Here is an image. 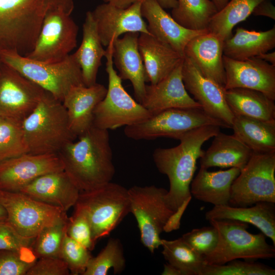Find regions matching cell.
<instances>
[{
	"mask_svg": "<svg viewBox=\"0 0 275 275\" xmlns=\"http://www.w3.org/2000/svg\"><path fill=\"white\" fill-rule=\"evenodd\" d=\"M58 154L64 171L80 192L97 188L111 182L115 175L107 130L93 126Z\"/></svg>",
	"mask_w": 275,
	"mask_h": 275,
	"instance_id": "6da1fadb",
	"label": "cell"
},
{
	"mask_svg": "<svg viewBox=\"0 0 275 275\" xmlns=\"http://www.w3.org/2000/svg\"><path fill=\"white\" fill-rule=\"evenodd\" d=\"M220 128L207 125L194 129L182 135L177 146L154 150L152 157L156 167L169 179L170 187L166 199L174 212L191 198L190 185L197 169V160L204 152L202 145L220 131Z\"/></svg>",
	"mask_w": 275,
	"mask_h": 275,
	"instance_id": "7a4b0ae2",
	"label": "cell"
},
{
	"mask_svg": "<svg viewBox=\"0 0 275 275\" xmlns=\"http://www.w3.org/2000/svg\"><path fill=\"white\" fill-rule=\"evenodd\" d=\"M74 7L73 0H0V52L26 56L48 13L61 9L71 14Z\"/></svg>",
	"mask_w": 275,
	"mask_h": 275,
	"instance_id": "3957f363",
	"label": "cell"
},
{
	"mask_svg": "<svg viewBox=\"0 0 275 275\" xmlns=\"http://www.w3.org/2000/svg\"><path fill=\"white\" fill-rule=\"evenodd\" d=\"M24 135L31 154H58L77 136L72 132L62 102L46 92L22 121Z\"/></svg>",
	"mask_w": 275,
	"mask_h": 275,
	"instance_id": "277c9868",
	"label": "cell"
},
{
	"mask_svg": "<svg viewBox=\"0 0 275 275\" xmlns=\"http://www.w3.org/2000/svg\"><path fill=\"white\" fill-rule=\"evenodd\" d=\"M74 211L82 214L97 241L109 235L130 212L128 189L111 181L95 189L80 192Z\"/></svg>",
	"mask_w": 275,
	"mask_h": 275,
	"instance_id": "5b68a950",
	"label": "cell"
},
{
	"mask_svg": "<svg viewBox=\"0 0 275 275\" xmlns=\"http://www.w3.org/2000/svg\"><path fill=\"white\" fill-rule=\"evenodd\" d=\"M0 59L61 102L72 87L85 85L73 53L57 63L33 60L9 50L1 52Z\"/></svg>",
	"mask_w": 275,
	"mask_h": 275,
	"instance_id": "8992f818",
	"label": "cell"
},
{
	"mask_svg": "<svg viewBox=\"0 0 275 275\" xmlns=\"http://www.w3.org/2000/svg\"><path fill=\"white\" fill-rule=\"evenodd\" d=\"M113 42L106 47L105 70L108 87L104 98L94 111L93 126L108 130L130 126L150 117L151 114L125 90L113 66Z\"/></svg>",
	"mask_w": 275,
	"mask_h": 275,
	"instance_id": "52a82bcc",
	"label": "cell"
},
{
	"mask_svg": "<svg viewBox=\"0 0 275 275\" xmlns=\"http://www.w3.org/2000/svg\"><path fill=\"white\" fill-rule=\"evenodd\" d=\"M217 230V244L204 257L206 264L222 265L235 259L254 260L274 258L275 248L268 244L265 235L247 231L248 224L237 221L211 220Z\"/></svg>",
	"mask_w": 275,
	"mask_h": 275,
	"instance_id": "ba28073f",
	"label": "cell"
},
{
	"mask_svg": "<svg viewBox=\"0 0 275 275\" xmlns=\"http://www.w3.org/2000/svg\"><path fill=\"white\" fill-rule=\"evenodd\" d=\"M207 125L230 128L202 107L173 108L153 115L140 123L125 127L124 133L128 138L134 140H151L159 138L178 140L186 132Z\"/></svg>",
	"mask_w": 275,
	"mask_h": 275,
	"instance_id": "9c48e42d",
	"label": "cell"
},
{
	"mask_svg": "<svg viewBox=\"0 0 275 275\" xmlns=\"http://www.w3.org/2000/svg\"><path fill=\"white\" fill-rule=\"evenodd\" d=\"M128 191L130 212L136 219L141 242L153 253L161 246L160 234L174 212L166 201L168 190L150 185L133 186Z\"/></svg>",
	"mask_w": 275,
	"mask_h": 275,
	"instance_id": "30bf717a",
	"label": "cell"
},
{
	"mask_svg": "<svg viewBox=\"0 0 275 275\" xmlns=\"http://www.w3.org/2000/svg\"><path fill=\"white\" fill-rule=\"evenodd\" d=\"M275 203V152L253 153L231 186L229 205L246 207Z\"/></svg>",
	"mask_w": 275,
	"mask_h": 275,
	"instance_id": "8fae6325",
	"label": "cell"
},
{
	"mask_svg": "<svg viewBox=\"0 0 275 275\" xmlns=\"http://www.w3.org/2000/svg\"><path fill=\"white\" fill-rule=\"evenodd\" d=\"M0 201L6 221L21 235L35 238L45 227L66 214L61 208L34 199L19 191L0 190Z\"/></svg>",
	"mask_w": 275,
	"mask_h": 275,
	"instance_id": "7c38bea8",
	"label": "cell"
},
{
	"mask_svg": "<svg viewBox=\"0 0 275 275\" xmlns=\"http://www.w3.org/2000/svg\"><path fill=\"white\" fill-rule=\"evenodd\" d=\"M63 9L52 10L45 16L33 50L25 57L47 63L63 60L77 45L78 28Z\"/></svg>",
	"mask_w": 275,
	"mask_h": 275,
	"instance_id": "4fadbf2b",
	"label": "cell"
},
{
	"mask_svg": "<svg viewBox=\"0 0 275 275\" xmlns=\"http://www.w3.org/2000/svg\"><path fill=\"white\" fill-rule=\"evenodd\" d=\"M47 92L2 62L0 66V116L22 121Z\"/></svg>",
	"mask_w": 275,
	"mask_h": 275,
	"instance_id": "5bb4252c",
	"label": "cell"
},
{
	"mask_svg": "<svg viewBox=\"0 0 275 275\" xmlns=\"http://www.w3.org/2000/svg\"><path fill=\"white\" fill-rule=\"evenodd\" d=\"M62 170L58 154L25 153L0 163V190L19 191L37 178Z\"/></svg>",
	"mask_w": 275,
	"mask_h": 275,
	"instance_id": "9a60e30c",
	"label": "cell"
},
{
	"mask_svg": "<svg viewBox=\"0 0 275 275\" xmlns=\"http://www.w3.org/2000/svg\"><path fill=\"white\" fill-rule=\"evenodd\" d=\"M225 90L241 88L260 91L275 101V66L257 57L234 60L224 55Z\"/></svg>",
	"mask_w": 275,
	"mask_h": 275,
	"instance_id": "2e32d148",
	"label": "cell"
},
{
	"mask_svg": "<svg viewBox=\"0 0 275 275\" xmlns=\"http://www.w3.org/2000/svg\"><path fill=\"white\" fill-rule=\"evenodd\" d=\"M182 76L186 91L194 99L208 114L231 128L234 115L226 102L225 89L205 77L186 56L183 61Z\"/></svg>",
	"mask_w": 275,
	"mask_h": 275,
	"instance_id": "e0dca14e",
	"label": "cell"
},
{
	"mask_svg": "<svg viewBox=\"0 0 275 275\" xmlns=\"http://www.w3.org/2000/svg\"><path fill=\"white\" fill-rule=\"evenodd\" d=\"M142 3L125 9L107 3L98 5L92 12L103 46L129 33L150 34L141 12Z\"/></svg>",
	"mask_w": 275,
	"mask_h": 275,
	"instance_id": "ac0fdd59",
	"label": "cell"
},
{
	"mask_svg": "<svg viewBox=\"0 0 275 275\" xmlns=\"http://www.w3.org/2000/svg\"><path fill=\"white\" fill-rule=\"evenodd\" d=\"M183 61L157 84L146 85L141 104L152 115L173 108L202 107L184 87L182 76Z\"/></svg>",
	"mask_w": 275,
	"mask_h": 275,
	"instance_id": "d6986e66",
	"label": "cell"
},
{
	"mask_svg": "<svg viewBox=\"0 0 275 275\" xmlns=\"http://www.w3.org/2000/svg\"><path fill=\"white\" fill-rule=\"evenodd\" d=\"M143 18L152 36L168 45L182 57L187 43L194 37L207 31L186 29L177 22L156 0H144L141 5Z\"/></svg>",
	"mask_w": 275,
	"mask_h": 275,
	"instance_id": "ffe728a7",
	"label": "cell"
},
{
	"mask_svg": "<svg viewBox=\"0 0 275 275\" xmlns=\"http://www.w3.org/2000/svg\"><path fill=\"white\" fill-rule=\"evenodd\" d=\"M19 191L66 212L75 205L80 194L78 187L64 170L42 175Z\"/></svg>",
	"mask_w": 275,
	"mask_h": 275,
	"instance_id": "44dd1931",
	"label": "cell"
},
{
	"mask_svg": "<svg viewBox=\"0 0 275 275\" xmlns=\"http://www.w3.org/2000/svg\"><path fill=\"white\" fill-rule=\"evenodd\" d=\"M224 41L207 30L187 43L184 56L193 61L205 77L224 89L226 73L223 59Z\"/></svg>",
	"mask_w": 275,
	"mask_h": 275,
	"instance_id": "7402d4cb",
	"label": "cell"
},
{
	"mask_svg": "<svg viewBox=\"0 0 275 275\" xmlns=\"http://www.w3.org/2000/svg\"><path fill=\"white\" fill-rule=\"evenodd\" d=\"M106 92V88L96 82L89 87L73 86L64 97L62 103L67 111L70 128L77 137L93 126L94 111Z\"/></svg>",
	"mask_w": 275,
	"mask_h": 275,
	"instance_id": "603a6c76",
	"label": "cell"
},
{
	"mask_svg": "<svg viewBox=\"0 0 275 275\" xmlns=\"http://www.w3.org/2000/svg\"><path fill=\"white\" fill-rule=\"evenodd\" d=\"M139 34H125L113 42V63L122 80L132 84L135 99L141 103L147 81L145 67L138 46Z\"/></svg>",
	"mask_w": 275,
	"mask_h": 275,
	"instance_id": "cb8c5ba5",
	"label": "cell"
},
{
	"mask_svg": "<svg viewBox=\"0 0 275 275\" xmlns=\"http://www.w3.org/2000/svg\"><path fill=\"white\" fill-rule=\"evenodd\" d=\"M275 203L260 202L246 207L229 204L214 206L205 213L206 219L237 221L251 224L269 238L275 245Z\"/></svg>",
	"mask_w": 275,
	"mask_h": 275,
	"instance_id": "d4e9b609",
	"label": "cell"
},
{
	"mask_svg": "<svg viewBox=\"0 0 275 275\" xmlns=\"http://www.w3.org/2000/svg\"><path fill=\"white\" fill-rule=\"evenodd\" d=\"M139 49L147 81L154 85L163 79L182 62L184 57L150 34H140Z\"/></svg>",
	"mask_w": 275,
	"mask_h": 275,
	"instance_id": "484cf974",
	"label": "cell"
},
{
	"mask_svg": "<svg viewBox=\"0 0 275 275\" xmlns=\"http://www.w3.org/2000/svg\"><path fill=\"white\" fill-rule=\"evenodd\" d=\"M210 146L200 158L201 168H236L240 170L246 165L253 152L234 134L219 131Z\"/></svg>",
	"mask_w": 275,
	"mask_h": 275,
	"instance_id": "4316f807",
	"label": "cell"
},
{
	"mask_svg": "<svg viewBox=\"0 0 275 275\" xmlns=\"http://www.w3.org/2000/svg\"><path fill=\"white\" fill-rule=\"evenodd\" d=\"M240 172L236 168L214 172L200 168L190 183V194L214 206L229 204L231 186Z\"/></svg>",
	"mask_w": 275,
	"mask_h": 275,
	"instance_id": "83f0119b",
	"label": "cell"
},
{
	"mask_svg": "<svg viewBox=\"0 0 275 275\" xmlns=\"http://www.w3.org/2000/svg\"><path fill=\"white\" fill-rule=\"evenodd\" d=\"M103 46L92 12L88 11L82 25L81 44L73 53L81 68L83 82L86 86L96 83L101 60L106 53Z\"/></svg>",
	"mask_w": 275,
	"mask_h": 275,
	"instance_id": "f1b7e54d",
	"label": "cell"
},
{
	"mask_svg": "<svg viewBox=\"0 0 275 275\" xmlns=\"http://www.w3.org/2000/svg\"><path fill=\"white\" fill-rule=\"evenodd\" d=\"M275 47V26L265 31L237 28L234 36L225 40L223 55L237 60L257 57Z\"/></svg>",
	"mask_w": 275,
	"mask_h": 275,
	"instance_id": "f546056e",
	"label": "cell"
},
{
	"mask_svg": "<svg viewBox=\"0 0 275 275\" xmlns=\"http://www.w3.org/2000/svg\"><path fill=\"white\" fill-rule=\"evenodd\" d=\"M226 102L234 115L275 121L274 100L262 92L246 88L225 90Z\"/></svg>",
	"mask_w": 275,
	"mask_h": 275,
	"instance_id": "4dcf8cb0",
	"label": "cell"
},
{
	"mask_svg": "<svg viewBox=\"0 0 275 275\" xmlns=\"http://www.w3.org/2000/svg\"><path fill=\"white\" fill-rule=\"evenodd\" d=\"M234 134L254 153L275 152V121H265L234 115Z\"/></svg>",
	"mask_w": 275,
	"mask_h": 275,
	"instance_id": "1f68e13d",
	"label": "cell"
},
{
	"mask_svg": "<svg viewBox=\"0 0 275 275\" xmlns=\"http://www.w3.org/2000/svg\"><path fill=\"white\" fill-rule=\"evenodd\" d=\"M264 0H231L211 20L207 30L223 41L232 36L233 28L245 20L255 8Z\"/></svg>",
	"mask_w": 275,
	"mask_h": 275,
	"instance_id": "d6a6232c",
	"label": "cell"
},
{
	"mask_svg": "<svg viewBox=\"0 0 275 275\" xmlns=\"http://www.w3.org/2000/svg\"><path fill=\"white\" fill-rule=\"evenodd\" d=\"M171 16L184 28L194 31L207 30L208 25L218 12L211 0H177Z\"/></svg>",
	"mask_w": 275,
	"mask_h": 275,
	"instance_id": "836d02e7",
	"label": "cell"
},
{
	"mask_svg": "<svg viewBox=\"0 0 275 275\" xmlns=\"http://www.w3.org/2000/svg\"><path fill=\"white\" fill-rule=\"evenodd\" d=\"M161 253L168 263L179 269L183 275H201L206 264L204 257L192 249L181 237L161 239Z\"/></svg>",
	"mask_w": 275,
	"mask_h": 275,
	"instance_id": "e575fe53",
	"label": "cell"
},
{
	"mask_svg": "<svg viewBox=\"0 0 275 275\" xmlns=\"http://www.w3.org/2000/svg\"><path fill=\"white\" fill-rule=\"evenodd\" d=\"M28 153L22 121L0 116V163Z\"/></svg>",
	"mask_w": 275,
	"mask_h": 275,
	"instance_id": "d590c367",
	"label": "cell"
},
{
	"mask_svg": "<svg viewBox=\"0 0 275 275\" xmlns=\"http://www.w3.org/2000/svg\"><path fill=\"white\" fill-rule=\"evenodd\" d=\"M125 267V259L121 242L112 238L97 256L92 257L82 275H106L111 268L115 274H118Z\"/></svg>",
	"mask_w": 275,
	"mask_h": 275,
	"instance_id": "8d00e7d4",
	"label": "cell"
},
{
	"mask_svg": "<svg viewBox=\"0 0 275 275\" xmlns=\"http://www.w3.org/2000/svg\"><path fill=\"white\" fill-rule=\"evenodd\" d=\"M67 213L56 223L44 228L35 238L33 250L37 258L59 257L62 243L67 233Z\"/></svg>",
	"mask_w": 275,
	"mask_h": 275,
	"instance_id": "74e56055",
	"label": "cell"
},
{
	"mask_svg": "<svg viewBox=\"0 0 275 275\" xmlns=\"http://www.w3.org/2000/svg\"><path fill=\"white\" fill-rule=\"evenodd\" d=\"M275 269L263 264L235 259L222 265L206 264L201 275H274Z\"/></svg>",
	"mask_w": 275,
	"mask_h": 275,
	"instance_id": "f35d334b",
	"label": "cell"
},
{
	"mask_svg": "<svg viewBox=\"0 0 275 275\" xmlns=\"http://www.w3.org/2000/svg\"><path fill=\"white\" fill-rule=\"evenodd\" d=\"M90 251L65 234L59 258L67 264L72 274H83L92 258Z\"/></svg>",
	"mask_w": 275,
	"mask_h": 275,
	"instance_id": "ab89813d",
	"label": "cell"
},
{
	"mask_svg": "<svg viewBox=\"0 0 275 275\" xmlns=\"http://www.w3.org/2000/svg\"><path fill=\"white\" fill-rule=\"evenodd\" d=\"M37 260L33 250H0V275H26Z\"/></svg>",
	"mask_w": 275,
	"mask_h": 275,
	"instance_id": "60d3db41",
	"label": "cell"
},
{
	"mask_svg": "<svg viewBox=\"0 0 275 275\" xmlns=\"http://www.w3.org/2000/svg\"><path fill=\"white\" fill-rule=\"evenodd\" d=\"M181 238L196 252L204 257L216 248L218 234L215 228L211 225L194 229L184 234Z\"/></svg>",
	"mask_w": 275,
	"mask_h": 275,
	"instance_id": "b9f144b4",
	"label": "cell"
},
{
	"mask_svg": "<svg viewBox=\"0 0 275 275\" xmlns=\"http://www.w3.org/2000/svg\"><path fill=\"white\" fill-rule=\"evenodd\" d=\"M67 234L88 250L92 251L96 245L92 238L90 224L81 213L74 211L69 217Z\"/></svg>",
	"mask_w": 275,
	"mask_h": 275,
	"instance_id": "7bdbcfd3",
	"label": "cell"
},
{
	"mask_svg": "<svg viewBox=\"0 0 275 275\" xmlns=\"http://www.w3.org/2000/svg\"><path fill=\"white\" fill-rule=\"evenodd\" d=\"M34 239L19 234L6 220L0 221V250L20 252L33 250Z\"/></svg>",
	"mask_w": 275,
	"mask_h": 275,
	"instance_id": "ee69618b",
	"label": "cell"
},
{
	"mask_svg": "<svg viewBox=\"0 0 275 275\" xmlns=\"http://www.w3.org/2000/svg\"><path fill=\"white\" fill-rule=\"evenodd\" d=\"M69 269L59 257L39 258L28 271L26 275H68Z\"/></svg>",
	"mask_w": 275,
	"mask_h": 275,
	"instance_id": "f6af8a7d",
	"label": "cell"
},
{
	"mask_svg": "<svg viewBox=\"0 0 275 275\" xmlns=\"http://www.w3.org/2000/svg\"><path fill=\"white\" fill-rule=\"evenodd\" d=\"M191 198L185 201L183 204L172 214L164 228L163 231L169 232L179 229L180 219Z\"/></svg>",
	"mask_w": 275,
	"mask_h": 275,
	"instance_id": "bcb514c9",
	"label": "cell"
},
{
	"mask_svg": "<svg viewBox=\"0 0 275 275\" xmlns=\"http://www.w3.org/2000/svg\"><path fill=\"white\" fill-rule=\"evenodd\" d=\"M252 14L255 16H262L275 20V7L271 0H264L254 9Z\"/></svg>",
	"mask_w": 275,
	"mask_h": 275,
	"instance_id": "7dc6e473",
	"label": "cell"
},
{
	"mask_svg": "<svg viewBox=\"0 0 275 275\" xmlns=\"http://www.w3.org/2000/svg\"><path fill=\"white\" fill-rule=\"evenodd\" d=\"M104 3L109 4L118 8L125 9L136 3H142L144 0H102Z\"/></svg>",
	"mask_w": 275,
	"mask_h": 275,
	"instance_id": "c3c4849f",
	"label": "cell"
},
{
	"mask_svg": "<svg viewBox=\"0 0 275 275\" xmlns=\"http://www.w3.org/2000/svg\"><path fill=\"white\" fill-rule=\"evenodd\" d=\"M162 275H183L182 272L174 266L167 263L164 265Z\"/></svg>",
	"mask_w": 275,
	"mask_h": 275,
	"instance_id": "681fc988",
	"label": "cell"
},
{
	"mask_svg": "<svg viewBox=\"0 0 275 275\" xmlns=\"http://www.w3.org/2000/svg\"><path fill=\"white\" fill-rule=\"evenodd\" d=\"M266 62L275 66V51L262 53L257 56Z\"/></svg>",
	"mask_w": 275,
	"mask_h": 275,
	"instance_id": "f907efd6",
	"label": "cell"
},
{
	"mask_svg": "<svg viewBox=\"0 0 275 275\" xmlns=\"http://www.w3.org/2000/svg\"><path fill=\"white\" fill-rule=\"evenodd\" d=\"M163 9H171L176 7L177 0H156Z\"/></svg>",
	"mask_w": 275,
	"mask_h": 275,
	"instance_id": "816d5d0a",
	"label": "cell"
},
{
	"mask_svg": "<svg viewBox=\"0 0 275 275\" xmlns=\"http://www.w3.org/2000/svg\"><path fill=\"white\" fill-rule=\"evenodd\" d=\"M215 5L218 11L222 9L228 3L229 0H211Z\"/></svg>",
	"mask_w": 275,
	"mask_h": 275,
	"instance_id": "f5cc1de1",
	"label": "cell"
},
{
	"mask_svg": "<svg viewBox=\"0 0 275 275\" xmlns=\"http://www.w3.org/2000/svg\"><path fill=\"white\" fill-rule=\"evenodd\" d=\"M7 217V211L0 201V221L6 220Z\"/></svg>",
	"mask_w": 275,
	"mask_h": 275,
	"instance_id": "db71d44e",
	"label": "cell"
},
{
	"mask_svg": "<svg viewBox=\"0 0 275 275\" xmlns=\"http://www.w3.org/2000/svg\"><path fill=\"white\" fill-rule=\"evenodd\" d=\"M2 61H1V59H0V66H1V65L2 64Z\"/></svg>",
	"mask_w": 275,
	"mask_h": 275,
	"instance_id": "11a10c76",
	"label": "cell"
}]
</instances>
